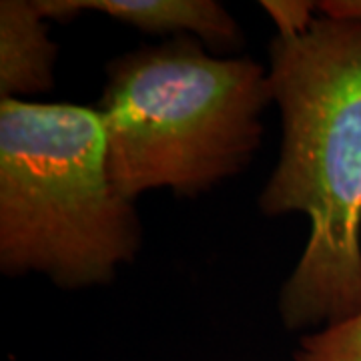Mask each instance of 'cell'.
<instances>
[{
    "label": "cell",
    "mask_w": 361,
    "mask_h": 361,
    "mask_svg": "<svg viewBox=\"0 0 361 361\" xmlns=\"http://www.w3.org/2000/svg\"><path fill=\"white\" fill-rule=\"evenodd\" d=\"M269 54L283 139L259 207L311 223L279 315L291 331L336 325L361 313V16L313 18Z\"/></svg>",
    "instance_id": "1"
},
{
    "label": "cell",
    "mask_w": 361,
    "mask_h": 361,
    "mask_svg": "<svg viewBox=\"0 0 361 361\" xmlns=\"http://www.w3.org/2000/svg\"><path fill=\"white\" fill-rule=\"evenodd\" d=\"M271 103L263 66L211 56L195 37L123 54L97 106L111 183L130 203L163 187L205 193L251 163Z\"/></svg>",
    "instance_id": "2"
},
{
    "label": "cell",
    "mask_w": 361,
    "mask_h": 361,
    "mask_svg": "<svg viewBox=\"0 0 361 361\" xmlns=\"http://www.w3.org/2000/svg\"><path fill=\"white\" fill-rule=\"evenodd\" d=\"M263 8L269 13L273 23L277 25L279 35H299L313 23V2L265 0Z\"/></svg>",
    "instance_id": "7"
},
{
    "label": "cell",
    "mask_w": 361,
    "mask_h": 361,
    "mask_svg": "<svg viewBox=\"0 0 361 361\" xmlns=\"http://www.w3.org/2000/svg\"><path fill=\"white\" fill-rule=\"evenodd\" d=\"M35 2L2 0L0 4V94L18 99L49 90L56 44L47 35Z\"/></svg>",
    "instance_id": "5"
},
{
    "label": "cell",
    "mask_w": 361,
    "mask_h": 361,
    "mask_svg": "<svg viewBox=\"0 0 361 361\" xmlns=\"http://www.w3.org/2000/svg\"><path fill=\"white\" fill-rule=\"evenodd\" d=\"M44 18L71 20L80 11H99L149 35L197 37L215 52L241 47V30L213 0H37Z\"/></svg>",
    "instance_id": "4"
},
{
    "label": "cell",
    "mask_w": 361,
    "mask_h": 361,
    "mask_svg": "<svg viewBox=\"0 0 361 361\" xmlns=\"http://www.w3.org/2000/svg\"><path fill=\"white\" fill-rule=\"evenodd\" d=\"M139 247V217L109 177L99 111L2 99L0 269L80 289L111 283Z\"/></svg>",
    "instance_id": "3"
},
{
    "label": "cell",
    "mask_w": 361,
    "mask_h": 361,
    "mask_svg": "<svg viewBox=\"0 0 361 361\" xmlns=\"http://www.w3.org/2000/svg\"><path fill=\"white\" fill-rule=\"evenodd\" d=\"M295 361H361V313L303 337Z\"/></svg>",
    "instance_id": "6"
}]
</instances>
